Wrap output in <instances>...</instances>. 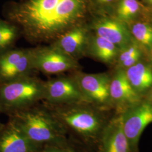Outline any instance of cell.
I'll list each match as a JSON object with an SVG mask.
<instances>
[{"instance_id":"23","label":"cell","mask_w":152,"mask_h":152,"mask_svg":"<svg viewBox=\"0 0 152 152\" xmlns=\"http://www.w3.org/2000/svg\"><path fill=\"white\" fill-rule=\"evenodd\" d=\"M98 5L101 6L107 5L112 3L114 0H95Z\"/></svg>"},{"instance_id":"14","label":"cell","mask_w":152,"mask_h":152,"mask_svg":"<svg viewBox=\"0 0 152 152\" xmlns=\"http://www.w3.org/2000/svg\"><path fill=\"white\" fill-rule=\"evenodd\" d=\"M110 102L134 105L139 102V94L129 81L124 71L117 72L109 85Z\"/></svg>"},{"instance_id":"10","label":"cell","mask_w":152,"mask_h":152,"mask_svg":"<svg viewBox=\"0 0 152 152\" xmlns=\"http://www.w3.org/2000/svg\"><path fill=\"white\" fill-rule=\"evenodd\" d=\"M89 37L88 28L81 23L72 28L50 45L77 60L86 51Z\"/></svg>"},{"instance_id":"2","label":"cell","mask_w":152,"mask_h":152,"mask_svg":"<svg viewBox=\"0 0 152 152\" xmlns=\"http://www.w3.org/2000/svg\"><path fill=\"white\" fill-rule=\"evenodd\" d=\"M59 121L68 135L87 145L97 146L109 120L103 109L88 102L52 105L42 102Z\"/></svg>"},{"instance_id":"18","label":"cell","mask_w":152,"mask_h":152,"mask_svg":"<svg viewBox=\"0 0 152 152\" xmlns=\"http://www.w3.org/2000/svg\"><path fill=\"white\" fill-rule=\"evenodd\" d=\"M131 33L136 40L148 47L152 46V27L144 23L134 24Z\"/></svg>"},{"instance_id":"19","label":"cell","mask_w":152,"mask_h":152,"mask_svg":"<svg viewBox=\"0 0 152 152\" xmlns=\"http://www.w3.org/2000/svg\"><path fill=\"white\" fill-rule=\"evenodd\" d=\"M140 9L137 0H121L117 9V14L119 19L129 20L136 15Z\"/></svg>"},{"instance_id":"17","label":"cell","mask_w":152,"mask_h":152,"mask_svg":"<svg viewBox=\"0 0 152 152\" xmlns=\"http://www.w3.org/2000/svg\"><path fill=\"white\" fill-rule=\"evenodd\" d=\"M19 32L15 24L0 19V55L13 48Z\"/></svg>"},{"instance_id":"3","label":"cell","mask_w":152,"mask_h":152,"mask_svg":"<svg viewBox=\"0 0 152 152\" xmlns=\"http://www.w3.org/2000/svg\"><path fill=\"white\" fill-rule=\"evenodd\" d=\"M28 138L39 147L67 145L68 134L57 120L43 104L7 114Z\"/></svg>"},{"instance_id":"9","label":"cell","mask_w":152,"mask_h":152,"mask_svg":"<svg viewBox=\"0 0 152 152\" xmlns=\"http://www.w3.org/2000/svg\"><path fill=\"white\" fill-rule=\"evenodd\" d=\"M71 76L76 80L87 102L103 109L110 102V78L105 73L85 74L75 72Z\"/></svg>"},{"instance_id":"15","label":"cell","mask_w":152,"mask_h":152,"mask_svg":"<svg viewBox=\"0 0 152 152\" xmlns=\"http://www.w3.org/2000/svg\"><path fill=\"white\" fill-rule=\"evenodd\" d=\"M86 51L98 60L109 63L117 57L118 48L108 39L95 34L89 37Z\"/></svg>"},{"instance_id":"5","label":"cell","mask_w":152,"mask_h":152,"mask_svg":"<svg viewBox=\"0 0 152 152\" xmlns=\"http://www.w3.org/2000/svg\"><path fill=\"white\" fill-rule=\"evenodd\" d=\"M33 69L47 75H59L78 68L77 60L51 45L32 48Z\"/></svg>"},{"instance_id":"13","label":"cell","mask_w":152,"mask_h":152,"mask_svg":"<svg viewBox=\"0 0 152 152\" xmlns=\"http://www.w3.org/2000/svg\"><path fill=\"white\" fill-rule=\"evenodd\" d=\"M91 28L94 34L108 39L117 47H124L129 42L130 33L125 24L109 17H102L95 19Z\"/></svg>"},{"instance_id":"21","label":"cell","mask_w":152,"mask_h":152,"mask_svg":"<svg viewBox=\"0 0 152 152\" xmlns=\"http://www.w3.org/2000/svg\"><path fill=\"white\" fill-rule=\"evenodd\" d=\"M68 145L69 144L65 146L48 145L42 148L38 152H68Z\"/></svg>"},{"instance_id":"11","label":"cell","mask_w":152,"mask_h":152,"mask_svg":"<svg viewBox=\"0 0 152 152\" xmlns=\"http://www.w3.org/2000/svg\"><path fill=\"white\" fill-rule=\"evenodd\" d=\"M96 147L98 152H132L123 130L122 115L109 120Z\"/></svg>"},{"instance_id":"1","label":"cell","mask_w":152,"mask_h":152,"mask_svg":"<svg viewBox=\"0 0 152 152\" xmlns=\"http://www.w3.org/2000/svg\"><path fill=\"white\" fill-rule=\"evenodd\" d=\"M87 5V0H24L12 6L7 17L29 41L51 43L81 24Z\"/></svg>"},{"instance_id":"6","label":"cell","mask_w":152,"mask_h":152,"mask_svg":"<svg viewBox=\"0 0 152 152\" xmlns=\"http://www.w3.org/2000/svg\"><path fill=\"white\" fill-rule=\"evenodd\" d=\"M122 115V127L132 152H138L143 131L152 124V103H137Z\"/></svg>"},{"instance_id":"22","label":"cell","mask_w":152,"mask_h":152,"mask_svg":"<svg viewBox=\"0 0 152 152\" xmlns=\"http://www.w3.org/2000/svg\"><path fill=\"white\" fill-rule=\"evenodd\" d=\"M140 56H141V53H140V50H139V51L136 52L135 54L131 55L129 59H127V60L123 61L121 63V64L125 67L129 68V67L131 66L132 65H134V64L137 63L138 60L140 59Z\"/></svg>"},{"instance_id":"7","label":"cell","mask_w":152,"mask_h":152,"mask_svg":"<svg viewBox=\"0 0 152 152\" xmlns=\"http://www.w3.org/2000/svg\"><path fill=\"white\" fill-rule=\"evenodd\" d=\"M32 48L14 49L0 55V83L32 75Z\"/></svg>"},{"instance_id":"16","label":"cell","mask_w":152,"mask_h":152,"mask_svg":"<svg viewBox=\"0 0 152 152\" xmlns=\"http://www.w3.org/2000/svg\"><path fill=\"white\" fill-rule=\"evenodd\" d=\"M125 73L131 86L138 94L152 87V70L149 66L137 63L128 68Z\"/></svg>"},{"instance_id":"24","label":"cell","mask_w":152,"mask_h":152,"mask_svg":"<svg viewBox=\"0 0 152 152\" xmlns=\"http://www.w3.org/2000/svg\"><path fill=\"white\" fill-rule=\"evenodd\" d=\"M68 152H79V151L75 148L74 146L71 145V144H70V141L68 145Z\"/></svg>"},{"instance_id":"12","label":"cell","mask_w":152,"mask_h":152,"mask_svg":"<svg viewBox=\"0 0 152 152\" xmlns=\"http://www.w3.org/2000/svg\"><path fill=\"white\" fill-rule=\"evenodd\" d=\"M41 148L10 118L0 131V152H38Z\"/></svg>"},{"instance_id":"4","label":"cell","mask_w":152,"mask_h":152,"mask_svg":"<svg viewBox=\"0 0 152 152\" xmlns=\"http://www.w3.org/2000/svg\"><path fill=\"white\" fill-rule=\"evenodd\" d=\"M44 81L32 75L0 83V109L9 114L42 102Z\"/></svg>"},{"instance_id":"26","label":"cell","mask_w":152,"mask_h":152,"mask_svg":"<svg viewBox=\"0 0 152 152\" xmlns=\"http://www.w3.org/2000/svg\"><path fill=\"white\" fill-rule=\"evenodd\" d=\"M150 98H151V102L152 103V91H151V94H150Z\"/></svg>"},{"instance_id":"25","label":"cell","mask_w":152,"mask_h":152,"mask_svg":"<svg viewBox=\"0 0 152 152\" xmlns=\"http://www.w3.org/2000/svg\"><path fill=\"white\" fill-rule=\"evenodd\" d=\"M2 113V111H1V109H0V113ZM4 124H3L2 123H1V121H0V131L2 130V129L3 127H4Z\"/></svg>"},{"instance_id":"8","label":"cell","mask_w":152,"mask_h":152,"mask_svg":"<svg viewBox=\"0 0 152 152\" xmlns=\"http://www.w3.org/2000/svg\"><path fill=\"white\" fill-rule=\"evenodd\" d=\"M44 99L42 102L61 105L87 102L72 76H59L44 81Z\"/></svg>"},{"instance_id":"27","label":"cell","mask_w":152,"mask_h":152,"mask_svg":"<svg viewBox=\"0 0 152 152\" xmlns=\"http://www.w3.org/2000/svg\"><path fill=\"white\" fill-rule=\"evenodd\" d=\"M147 1H148V2H149L150 4H152V0H147Z\"/></svg>"},{"instance_id":"28","label":"cell","mask_w":152,"mask_h":152,"mask_svg":"<svg viewBox=\"0 0 152 152\" xmlns=\"http://www.w3.org/2000/svg\"></svg>"},{"instance_id":"20","label":"cell","mask_w":152,"mask_h":152,"mask_svg":"<svg viewBox=\"0 0 152 152\" xmlns=\"http://www.w3.org/2000/svg\"><path fill=\"white\" fill-rule=\"evenodd\" d=\"M139 49L136 46V45H132L129 47L127 49H125V50L121 53L119 57V61L122 63L127 59H129L131 55L135 54Z\"/></svg>"}]
</instances>
